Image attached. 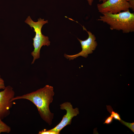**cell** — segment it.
Returning <instances> with one entry per match:
<instances>
[{
    "label": "cell",
    "mask_w": 134,
    "mask_h": 134,
    "mask_svg": "<svg viewBox=\"0 0 134 134\" xmlns=\"http://www.w3.org/2000/svg\"><path fill=\"white\" fill-rule=\"evenodd\" d=\"M119 121L123 124L127 126L134 132V123L126 122L121 119Z\"/></svg>",
    "instance_id": "cell-10"
},
{
    "label": "cell",
    "mask_w": 134,
    "mask_h": 134,
    "mask_svg": "<svg viewBox=\"0 0 134 134\" xmlns=\"http://www.w3.org/2000/svg\"><path fill=\"white\" fill-rule=\"evenodd\" d=\"M106 0H99V2H104L106 1Z\"/></svg>",
    "instance_id": "cell-16"
},
{
    "label": "cell",
    "mask_w": 134,
    "mask_h": 134,
    "mask_svg": "<svg viewBox=\"0 0 134 134\" xmlns=\"http://www.w3.org/2000/svg\"><path fill=\"white\" fill-rule=\"evenodd\" d=\"M38 134H57L56 132L52 131L49 130L44 129L41 131H39Z\"/></svg>",
    "instance_id": "cell-11"
},
{
    "label": "cell",
    "mask_w": 134,
    "mask_h": 134,
    "mask_svg": "<svg viewBox=\"0 0 134 134\" xmlns=\"http://www.w3.org/2000/svg\"><path fill=\"white\" fill-rule=\"evenodd\" d=\"M89 5H91L94 1V0H87Z\"/></svg>",
    "instance_id": "cell-15"
},
{
    "label": "cell",
    "mask_w": 134,
    "mask_h": 134,
    "mask_svg": "<svg viewBox=\"0 0 134 134\" xmlns=\"http://www.w3.org/2000/svg\"><path fill=\"white\" fill-rule=\"evenodd\" d=\"M11 130V127L0 119V134L2 133H9Z\"/></svg>",
    "instance_id": "cell-8"
},
{
    "label": "cell",
    "mask_w": 134,
    "mask_h": 134,
    "mask_svg": "<svg viewBox=\"0 0 134 134\" xmlns=\"http://www.w3.org/2000/svg\"><path fill=\"white\" fill-rule=\"evenodd\" d=\"M113 119V117L111 115L107 117L105 119L103 124H111L112 122Z\"/></svg>",
    "instance_id": "cell-12"
},
{
    "label": "cell",
    "mask_w": 134,
    "mask_h": 134,
    "mask_svg": "<svg viewBox=\"0 0 134 134\" xmlns=\"http://www.w3.org/2000/svg\"><path fill=\"white\" fill-rule=\"evenodd\" d=\"M83 30L86 31L88 34V37L86 39L82 40L78 38V40L80 42L82 50L79 53L73 55H68L65 54L64 57L69 60H73L79 56L87 58L88 54H91L97 46V43L96 41V37L95 35L89 31H87L83 26Z\"/></svg>",
    "instance_id": "cell-6"
},
{
    "label": "cell",
    "mask_w": 134,
    "mask_h": 134,
    "mask_svg": "<svg viewBox=\"0 0 134 134\" xmlns=\"http://www.w3.org/2000/svg\"><path fill=\"white\" fill-rule=\"evenodd\" d=\"M106 108L107 111L110 114V115L113 117L114 119L119 121H120L121 119L120 114L114 111L111 106L106 105Z\"/></svg>",
    "instance_id": "cell-9"
},
{
    "label": "cell",
    "mask_w": 134,
    "mask_h": 134,
    "mask_svg": "<svg viewBox=\"0 0 134 134\" xmlns=\"http://www.w3.org/2000/svg\"><path fill=\"white\" fill-rule=\"evenodd\" d=\"M15 93L13 88L9 85L5 87L0 92V119L6 118L10 114V109L13 105L12 100L14 97Z\"/></svg>",
    "instance_id": "cell-5"
},
{
    "label": "cell",
    "mask_w": 134,
    "mask_h": 134,
    "mask_svg": "<svg viewBox=\"0 0 134 134\" xmlns=\"http://www.w3.org/2000/svg\"><path fill=\"white\" fill-rule=\"evenodd\" d=\"M126 0L129 4L130 6V8L134 11V0Z\"/></svg>",
    "instance_id": "cell-14"
},
{
    "label": "cell",
    "mask_w": 134,
    "mask_h": 134,
    "mask_svg": "<svg viewBox=\"0 0 134 134\" xmlns=\"http://www.w3.org/2000/svg\"><path fill=\"white\" fill-rule=\"evenodd\" d=\"M5 87L4 81L0 75V89H4Z\"/></svg>",
    "instance_id": "cell-13"
},
{
    "label": "cell",
    "mask_w": 134,
    "mask_h": 134,
    "mask_svg": "<svg viewBox=\"0 0 134 134\" xmlns=\"http://www.w3.org/2000/svg\"><path fill=\"white\" fill-rule=\"evenodd\" d=\"M31 27L34 29L33 31L35 33V37L33 38V44L34 47V51L31 53V55L33 57V59L31 64H33L35 60L40 58V50L43 46H49L50 42L49 38L43 34L41 30L43 26L45 24L48 23L47 20L44 21V19L40 18L38 19V21L35 22L33 21L30 16H28L25 21Z\"/></svg>",
    "instance_id": "cell-3"
},
{
    "label": "cell",
    "mask_w": 134,
    "mask_h": 134,
    "mask_svg": "<svg viewBox=\"0 0 134 134\" xmlns=\"http://www.w3.org/2000/svg\"><path fill=\"white\" fill-rule=\"evenodd\" d=\"M99 12L116 14L129 10L130 6L126 0H106L97 5Z\"/></svg>",
    "instance_id": "cell-4"
},
{
    "label": "cell",
    "mask_w": 134,
    "mask_h": 134,
    "mask_svg": "<svg viewBox=\"0 0 134 134\" xmlns=\"http://www.w3.org/2000/svg\"><path fill=\"white\" fill-rule=\"evenodd\" d=\"M54 94L53 87L46 85L36 91L14 97L12 100L21 99L30 100L36 106L41 118L50 125L54 115L50 110L49 105L53 101Z\"/></svg>",
    "instance_id": "cell-1"
},
{
    "label": "cell",
    "mask_w": 134,
    "mask_h": 134,
    "mask_svg": "<svg viewBox=\"0 0 134 134\" xmlns=\"http://www.w3.org/2000/svg\"><path fill=\"white\" fill-rule=\"evenodd\" d=\"M60 106L61 109L66 110V113L64 116L62 120L58 125L50 130L56 132L57 134H59L61 130L65 126L71 125L72 118L79 114L78 108L77 107L73 108L70 102H65L60 104Z\"/></svg>",
    "instance_id": "cell-7"
},
{
    "label": "cell",
    "mask_w": 134,
    "mask_h": 134,
    "mask_svg": "<svg viewBox=\"0 0 134 134\" xmlns=\"http://www.w3.org/2000/svg\"><path fill=\"white\" fill-rule=\"evenodd\" d=\"M97 20L109 25L111 30H121L123 33L134 31V13L129 10L116 14L106 12L102 13Z\"/></svg>",
    "instance_id": "cell-2"
}]
</instances>
